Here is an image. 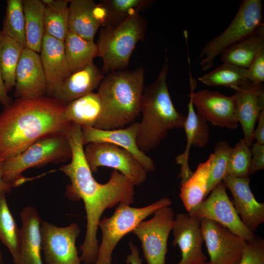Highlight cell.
Here are the masks:
<instances>
[{
  "label": "cell",
  "instance_id": "6da1fadb",
  "mask_svg": "<svg viewBox=\"0 0 264 264\" xmlns=\"http://www.w3.org/2000/svg\"><path fill=\"white\" fill-rule=\"evenodd\" d=\"M66 134L71 150V161L60 168L70 181L66 186L65 196L70 200L82 199L84 203L87 229L84 241L80 246L82 251L80 258L86 264H94L99 247L97 233L103 213L117 204L132 203L134 185L116 170L111 173L108 182H98L84 156L81 127L71 123Z\"/></svg>",
  "mask_w": 264,
  "mask_h": 264
},
{
  "label": "cell",
  "instance_id": "7a4b0ae2",
  "mask_svg": "<svg viewBox=\"0 0 264 264\" xmlns=\"http://www.w3.org/2000/svg\"><path fill=\"white\" fill-rule=\"evenodd\" d=\"M65 105L53 98H18L0 113V160L19 154L47 135L66 133Z\"/></svg>",
  "mask_w": 264,
  "mask_h": 264
},
{
  "label": "cell",
  "instance_id": "3957f363",
  "mask_svg": "<svg viewBox=\"0 0 264 264\" xmlns=\"http://www.w3.org/2000/svg\"><path fill=\"white\" fill-rule=\"evenodd\" d=\"M144 83L141 67L108 73L99 85L102 111L93 127L112 130L133 122L141 113Z\"/></svg>",
  "mask_w": 264,
  "mask_h": 264
},
{
  "label": "cell",
  "instance_id": "277c9868",
  "mask_svg": "<svg viewBox=\"0 0 264 264\" xmlns=\"http://www.w3.org/2000/svg\"><path fill=\"white\" fill-rule=\"evenodd\" d=\"M156 78L145 87L139 122L137 144L143 152L156 148L170 130L183 128L186 116L175 107L169 91L167 77L169 70L167 50Z\"/></svg>",
  "mask_w": 264,
  "mask_h": 264
},
{
  "label": "cell",
  "instance_id": "5b68a950",
  "mask_svg": "<svg viewBox=\"0 0 264 264\" xmlns=\"http://www.w3.org/2000/svg\"><path fill=\"white\" fill-rule=\"evenodd\" d=\"M146 29L147 22L139 13L120 24L101 28L96 44L98 57L103 62V74L121 70L129 66L131 56L137 43L144 38Z\"/></svg>",
  "mask_w": 264,
  "mask_h": 264
},
{
  "label": "cell",
  "instance_id": "8992f818",
  "mask_svg": "<svg viewBox=\"0 0 264 264\" xmlns=\"http://www.w3.org/2000/svg\"><path fill=\"white\" fill-rule=\"evenodd\" d=\"M71 157V150L66 133L49 135L2 161V178L13 187H17L25 181L21 176L24 170L50 163L65 162Z\"/></svg>",
  "mask_w": 264,
  "mask_h": 264
},
{
  "label": "cell",
  "instance_id": "52a82bcc",
  "mask_svg": "<svg viewBox=\"0 0 264 264\" xmlns=\"http://www.w3.org/2000/svg\"><path fill=\"white\" fill-rule=\"evenodd\" d=\"M263 2L243 0L231 23L221 34L207 42L200 51V69L212 67L217 57L226 49L264 27Z\"/></svg>",
  "mask_w": 264,
  "mask_h": 264
},
{
  "label": "cell",
  "instance_id": "ba28073f",
  "mask_svg": "<svg viewBox=\"0 0 264 264\" xmlns=\"http://www.w3.org/2000/svg\"><path fill=\"white\" fill-rule=\"evenodd\" d=\"M171 199L166 197L143 207H133L119 203L113 214L100 220L98 227L102 238L94 264H111L112 252L119 241L132 232L142 221L163 207L170 206Z\"/></svg>",
  "mask_w": 264,
  "mask_h": 264
},
{
  "label": "cell",
  "instance_id": "9c48e42d",
  "mask_svg": "<svg viewBox=\"0 0 264 264\" xmlns=\"http://www.w3.org/2000/svg\"><path fill=\"white\" fill-rule=\"evenodd\" d=\"M86 160L92 173L100 167L113 168L133 185H140L147 179V171L138 160L127 150L106 143H90L84 148Z\"/></svg>",
  "mask_w": 264,
  "mask_h": 264
},
{
  "label": "cell",
  "instance_id": "30bf717a",
  "mask_svg": "<svg viewBox=\"0 0 264 264\" xmlns=\"http://www.w3.org/2000/svg\"><path fill=\"white\" fill-rule=\"evenodd\" d=\"M154 214L151 219L140 222L132 232L141 242L147 264H165L168 240L175 213L172 208L166 206Z\"/></svg>",
  "mask_w": 264,
  "mask_h": 264
},
{
  "label": "cell",
  "instance_id": "8fae6325",
  "mask_svg": "<svg viewBox=\"0 0 264 264\" xmlns=\"http://www.w3.org/2000/svg\"><path fill=\"white\" fill-rule=\"evenodd\" d=\"M226 188L222 181L220 182L207 198L188 213L199 220L208 219L217 222L246 242H251L256 236L242 221L227 194Z\"/></svg>",
  "mask_w": 264,
  "mask_h": 264
},
{
  "label": "cell",
  "instance_id": "7c38bea8",
  "mask_svg": "<svg viewBox=\"0 0 264 264\" xmlns=\"http://www.w3.org/2000/svg\"><path fill=\"white\" fill-rule=\"evenodd\" d=\"M40 232L46 264H82L76 246L80 233L77 223L59 227L43 221L41 223Z\"/></svg>",
  "mask_w": 264,
  "mask_h": 264
},
{
  "label": "cell",
  "instance_id": "4fadbf2b",
  "mask_svg": "<svg viewBox=\"0 0 264 264\" xmlns=\"http://www.w3.org/2000/svg\"><path fill=\"white\" fill-rule=\"evenodd\" d=\"M188 62L190 86L189 95L192 98L197 113L215 126L229 129L237 128L238 122L235 115L232 96L206 89L194 92L197 81L192 75L191 62Z\"/></svg>",
  "mask_w": 264,
  "mask_h": 264
},
{
  "label": "cell",
  "instance_id": "5bb4252c",
  "mask_svg": "<svg viewBox=\"0 0 264 264\" xmlns=\"http://www.w3.org/2000/svg\"><path fill=\"white\" fill-rule=\"evenodd\" d=\"M201 231L212 264H239L246 241L221 224L200 220Z\"/></svg>",
  "mask_w": 264,
  "mask_h": 264
},
{
  "label": "cell",
  "instance_id": "9a60e30c",
  "mask_svg": "<svg viewBox=\"0 0 264 264\" xmlns=\"http://www.w3.org/2000/svg\"><path fill=\"white\" fill-rule=\"evenodd\" d=\"M139 126V122H133L126 128L112 130L83 127V144L84 146L90 143L106 142L115 145L132 154L147 172H154L155 168L153 159L141 151L137 144Z\"/></svg>",
  "mask_w": 264,
  "mask_h": 264
},
{
  "label": "cell",
  "instance_id": "2e32d148",
  "mask_svg": "<svg viewBox=\"0 0 264 264\" xmlns=\"http://www.w3.org/2000/svg\"><path fill=\"white\" fill-rule=\"evenodd\" d=\"M174 246L177 245L181 253L178 264H201L207 257L202 250L203 239L200 220L188 213H177L172 228Z\"/></svg>",
  "mask_w": 264,
  "mask_h": 264
},
{
  "label": "cell",
  "instance_id": "e0dca14e",
  "mask_svg": "<svg viewBox=\"0 0 264 264\" xmlns=\"http://www.w3.org/2000/svg\"><path fill=\"white\" fill-rule=\"evenodd\" d=\"M232 95L235 115L243 131L244 138L250 147L253 143L254 127L261 112L264 110V88L263 84L247 81L234 89Z\"/></svg>",
  "mask_w": 264,
  "mask_h": 264
},
{
  "label": "cell",
  "instance_id": "ac0fdd59",
  "mask_svg": "<svg viewBox=\"0 0 264 264\" xmlns=\"http://www.w3.org/2000/svg\"><path fill=\"white\" fill-rule=\"evenodd\" d=\"M15 96L34 99L44 96L47 91L46 80L40 56L24 47L16 71Z\"/></svg>",
  "mask_w": 264,
  "mask_h": 264
},
{
  "label": "cell",
  "instance_id": "d6986e66",
  "mask_svg": "<svg viewBox=\"0 0 264 264\" xmlns=\"http://www.w3.org/2000/svg\"><path fill=\"white\" fill-rule=\"evenodd\" d=\"M250 178L227 175L222 182L231 193L233 204L244 225L254 233L264 222V203L256 199L249 186Z\"/></svg>",
  "mask_w": 264,
  "mask_h": 264
},
{
  "label": "cell",
  "instance_id": "ffe728a7",
  "mask_svg": "<svg viewBox=\"0 0 264 264\" xmlns=\"http://www.w3.org/2000/svg\"><path fill=\"white\" fill-rule=\"evenodd\" d=\"M40 53L46 80L47 92L52 95L71 73L64 42L45 33Z\"/></svg>",
  "mask_w": 264,
  "mask_h": 264
},
{
  "label": "cell",
  "instance_id": "44dd1931",
  "mask_svg": "<svg viewBox=\"0 0 264 264\" xmlns=\"http://www.w3.org/2000/svg\"><path fill=\"white\" fill-rule=\"evenodd\" d=\"M21 243L17 261L14 264H43L41 250V218L33 207L21 211Z\"/></svg>",
  "mask_w": 264,
  "mask_h": 264
},
{
  "label": "cell",
  "instance_id": "7402d4cb",
  "mask_svg": "<svg viewBox=\"0 0 264 264\" xmlns=\"http://www.w3.org/2000/svg\"><path fill=\"white\" fill-rule=\"evenodd\" d=\"M104 77L102 72L91 63L71 73L55 91L52 98L65 105L92 92Z\"/></svg>",
  "mask_w": 264,
  "mask_h": 264
},
{
  "label": "cell",
  "instance_id": "603a6c76",
  "mask_svg": "<svg viewBox=\"0 0 264 264\" xmlns=\"http://www.w3.org/2000/svg\"><path fill=\"white\" fill-rule=\"evenodd\" d=\"M188 96L190 100L187 104L188 114L183 128L186 135V146L184 152L176 158V163L180 165L178 175V177L181 178L180 184L186 182L193 174L188 162L191 147H204L208 142L209 136L207 121L196 112L192 98L191 96Z\"/></svg>",
  "mask_w": 264,
  "mask_h": 264
},
{
  "label": "cell",
  "instance_id": "cb8c5ba5",
  "mask_svg": "<svg viewBox=\"0 0 264 264\" xmlns=\"http://www.w3.org/2000/svg\"><path fill=\"white\" fill-rule=\"evenodd\" d=\"M68 5V31L84 39L93 41L102 25L103 11L93 0H71Z\"/></svg>",
  "mask_w": 264,
  "mask_h": 264
},
{
  "label": "cell",
  "instance_id": "d4e9b609",
  "mask_svg": "<svg viewBox=\"0 0 264 264\" xmlns=\"http://www.w3.org/2000/svg\"><path fill=\"white\" fill-rule=\"evenodd\" d=\"M263 49L264 27L226 49L220 54V61L247 69Z\"/></svg>",
  "mask_w": 264,
  "mask_h": 264
},
{
  "label": "cell",
  "instance_id": "484cf974",
  "mask_svg": "<svg viewBox=\"0 0 264 264\" xmlns=\"http://www.w3.org/2000/svg\"><path fill=\"white\" fill-rule=\"evenodd\" d=\"M102 111L97 93L93 92L65 105L64 117L67 122L83 127H93Z\"/></svg>",
  "mask_w": 264,
  "mask_h": 264
},
{
  "label": "cell",
  "instance_id": "4316f807",
  "mask_svg": "<svg viewBox=\"0 0 264 264\" xmlns=\"http://www.w3.org/2000/svg\"><path fill=\"white\" fill-rule=\"evenodd\" d=\"M213 157L211 154L205 162L199 163L192 176L180 184L179 197L188 213L206 198Z\"/></svg>",
  "mask_w": 264,
  "mask_h": 264
},
{
  "label": "cell",
  "instance_id": "83f0119b",
  "mask_svg": "<svg viewBox=\"0 0 264 264\" xmlns=\"http://www.w3.org/2000/svg\"><path fill=\"white\" fill-rule=\"evenodd\" d=\"M26 47L40 53L44 35V5L40 0H23Z\"/></svg>",
  "mask_w": 264,
  "mask_h": 264
},
{
  "label": "cell",
  "instance_id": "f1b7e54d",
  "mask_svg": "<svg viewBox=\"0 0 264 264\" xmlns=\"http://www.w3.org/2000/svg\"><path fill=\"white\" fill-rule=\"evenodd\" d=\"M66 59L71 73L93 63L98 57V48L93 41H89L68 31L64 42Z\"/></svg>",
  "mask_w": 264,
  "mask_h": 264
},
{
  "label": "cell",
  "instance_id": "f546056e",
  "mask_svg": "<svg viewBox=\"0 0 264 264\" xmlns=\"http://www.w3.org/2000/svg\"><path fill=\"white\" fill-rule=\"evenodd\" d=\"M45 33L64 42L68 31V0H43Z\"/></svg>",
  "mask_w": 264,
  "mask_h": 264
},
{
  "label": "cell",
  "instance_id": "4dcf8cb0",
  "mask_svg": "<svg viewBox=\"0 0 264 264\" xmlns=\"http://www.w3.org/2000/svg\"><path fill=\"white\" fill-rule=\"evenodd\" d=\"M151 0H104L99 3L103 10V27L117 25L130 16L150 6Z\"/></svg>",
  "mask_w": 264,
  "mask_h": 264
},
{
  "label": "cell",
  "instance_id": "1f68e13d",
  "mask_svg": "<svg viewBox=\"0 0 264 264\" xmlns=\"http://www.w3.org/2000/svg\"><path fill=\"white\" fill-rule=\"evenodd\" d=\"M24 48L18 42L3 33L0 46V69L7 92L15 86L16 69Z\"/></svg>",
  "mask_w": 264,
  "mask_h": 264
},
{
  "label": "cell",
  "instance_id": "d6a6232c",
  "mask_svg": "<svg viewBox=\"0 0 264 264\" xmlns=\"http://www.w3.org/2000/svg\"><path fill=\"white\" fill-rule=\"evenodd\" d=\"M0 241L9 250L15 263L21 243V230L8 208L6 193H0Z\"/></svg>",
  "mask_w": 264,
  "mask_h": 264
},
{
  "label": "cell",
  "instance_id": "836d02e7",
  "mask_svg": "<svg viewBox=\"0 0 264 264\" xmlns=\"http://www.w3.org/2000/svg\"><path fill=\"white\" fill-rule=\"evenodd\" d=\"M198 80L206 86H222L234 90L248 81L247 69L222 63L220 66L199 77Z\"/></svg>",
  "mask_w": 264,
  "mask_h": 264
},
{
  "label": "cell",
  "instance_id": "e575fe53",
  "mask_svg": "<svg viewBox=\"0 0 264 264\" xmlns=\"http://www.w3.org/2000/svg\"><path fill=\"white\" fill-rule=\"evenodd\" d=\"M2 31L26 47L25 19L22 0H7Z\"/></svg>",
  "mask_w": 264,
  "mask_h": 264
},
{
  "label": "cell",
  "instance_id": "d590c367",
  "mask_svg": "<svg viewBox=\"0 0 264 264\" xmlns=\"http://www.w3.org/2000/svg\"><path fill=\"white\" fill-rule=\"evenodd\" d=\"M232 147L225 140H220L215 145L214 157L211 162L208 183L207 195L227 175L228 159Z\"/></svg>",
  "mask_w": 264,
  "mask_h": 264
},
{
  "label": "cell",
  "instance_id": "8d00e7d4",
  "mask_svg": "<svg viewBox=\"0 0 264 264\" xmlns=\"http://www.w3.org/2000/svg\"><path fill=\"white\" fill-rule=\"evenodd\" d=\"M251 156L250 147L243 139H241L232 148L228 159L227 175L240 178L248 177Z\"/></svg>",
  "mask_w": 264,
  "mask_h": 264
},
{
  "label": "cell",
  "instance_id": "74e56055",
  "mask_svg": "<svg viewBox=\"0 0 264 264\" xmlns=\"http://www.w3.org/2000/svg\"><path fill=\"white\" fill-rule=\"evenodd\" d=\"M239 264H264V240L256 237L246 242Z\"/></svg>",
  "mask_w": 264,
  "mask_h": 264
},
{
  "label": "cell",
  "instance_id": "f35d334b",
  "mask_svg": "<svg viewBox=\"0 0 264 264\" xmlns=\"http://www.w3.org/2000/svg\"><path fill=\"white\" fill-rule=\"evenodd\" d=\"M247 80L254 84L264 81V49L261 50L247 69Z\"/></svg>",
  "mask_w": 264,
  "mask_h": 264
},
{
  "label": "cell",
  "instance_id": "ab89813d",
  "mask_svg": "<svg viewBox=\"0 0 264 264\" xmlns=\"http://www.w3.org/2000/svg\"><path fill=\"white\" fill-rule=\"evenodd\" d=\"M251 159L249 167V175L264 168V145L255 143L251 150Z\"/></svg>",
  "mask_w": 264,
  "mask_h": 264
},
{
  "label": "cell",
  "instance_id": "60d3db41",
  "mask_svg": "<svg viewBox=\"0 0 264 264\" xmlns=\"http://www.w3.org/2000/svg\"><path fill=\"white\" fill-rule=\"evenodd\" d=\"M257 121L258 125L254 131L253 139L256 140V143L264 145V110L260 113Z\"/></svg>",
  "mask_w": 264,
  "mask_h": 264
},
{
  "label": "cell",
  "instance_id": "b9f144b4",
  "mask_svg": "<svg viewBox=\"0 0 264 264\" xmlns=\"http://www.w3.org/2000/svg\"><path fill=\"white\" fill-rule=\"evenodd\" d=\"M2 36L3 32L2 30H0V46ZM12 102V99L8 95V92L5 88L0 69V104L2 105L3 107H6Z\"/></svg>",
  "mask_w": 264,
  "mask_h": 264
},
{
  "label": "cell",
  "instance_id": "7bdbcfd3",
  "mask_svg": "<svg viewBox=\"0 0 264 264\" xmlns=\"http://www.w3.org/2000/svg\"><path fill=\"white\" fill-rule=\"evenodd\" d=\"M131 253L127 256L126 263L128 264H142V260L140 258L138 248L132 242H129Z\"/></svg>",
  "mask_w": 264,
  "mask_h": 264
},
{
  "label": "cell",
  "instance_id": "ee69618b",
  "mask_svg": "<svg viewBox=\"0 0 264 264\" xmlns=\"http://www.w3.org/2000/svg\"><path fill=\"white\" fill-rule=\"evenodd\" d=\"M13 187L12 185L4 182L2 178V161L0 160V193H9Z\"/></svg>",
  "mask_w": 264,
  "mask_h": 264
},
{
  "label": "cell",
  "instance_id": "f6af8a7d",
  "mask_svg": "<svg viewBox=\"0 0 264 264\" xmlns=\"http://www.w3.org/2000/svg\"><path fill=\"white\" fill-rule=\"evenodd\" d=\"M0 264H3V256L1 253V252L0 250Z\"/></svg>",
  "mask_w": 264,
  "mask_h": 264
},
{
  "label": "cell",
  "instance_id": "bcb514c9",
  "mask_svg": "<svg viewBox=\"0 0 264 264\" xmlns=\"http://www.w3.org/2000/svg\"><path fill=\"white\" fill-rule=\"evenodd\" d=\"M201 264H211L210 262H205L204 263H202Z\"/></svg>",
  "mask_w": 264,
  "mask_h": 264
}]
</instances>
